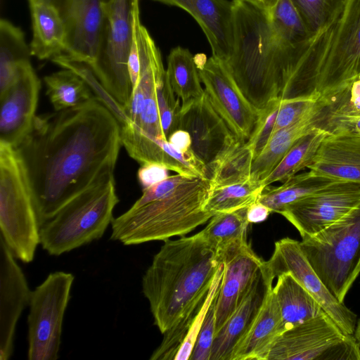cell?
I'll use <instances>...</instances> for the list:
<instances>
[{"label": "cell", "mask_w": 360, "mask_h": 360, "mask_svg": "<svg viewBox=\"0 0 360 360\" xmlns=\"http://www.w3.org/2000/svg\"><path fill=\"white\" fill-rule=\"evenodd\" d=\"M122 146L118 121L96 97L37 115L17 148L29 175L40 226L100 176L114 171Z\"/></svg>", "instance_id": "1"}, {"label": "cell", "mask_w": 360, "mask_h": 360, "mask_svg": "<svg viewBox=\"0 0 360 360\" xmlns=\"http://www.w3.org/2000/svg\"><path fill=\"white\" fill-rule=\"evenodd\" d=\"M234 40L224 63L238 87L259 111L293 96L295 74L315 37L293 42L257 0H233Z\"/></svg>", "instance_id": "2"}, {"label": "cell", "mask_w": 360, "mask_h": 360, "mask_svg": "<svg viewBox=\"0 0 360 360\" xmlns=\"http://www.w3.org/2000/svg\"><path fill=\"white\" fill-rule=\"evenodd\" d=\"M221 263L200 231L165 240L142 278L143 293L162 334L207 295Z\"/></svg>", "instance_id": "3"}, {"label": "cell", "mask_w": 360, "mask_h": 360, "mask_svg": "<svg viewBox=\"0 0 360 360\" xmlns=\"http://www.w3.org/2000/svg\"><path fill=\"white\" fill-rule=\"evenodd\" d=\"M210 180L191 177L176 190L114 218L110 239L125 245L184 236L212 217L205 208Z\"/></svg>", "instance_id": "4"}, {"label": "cell", "mask_w": 360, "mask_h": 360, "mask_svg": "<svg viewBox=\"0 0 360 360\" xmlns=\"http://www.w3.org/2000/svg\"><path fill=\"white\" fill-rule=\"evenodd\" d=\"M113 172L100 176L40 226V244L50 255L59 256L103 236L119 202Z\"/></svg>", "instance_id": "5"}, {"label": "cell", "mask_w": 360, "mask_h": 360, "mask_svg": "<svg viewBox=\"0 0 360 360\" xmlns=\"http://www.w3.org/2000/svg\"><path fill=\"white\" fill-rule=\"evenodd\" d=\"M1 237L13 255L31 262L40 244L33 191L22 158L17 148L0 141Z\"/></svg>", "instance_id": "6"}, {"label": "cell", "mask_w": 360, "mask_h": 360, "mask_svg": "<svg viewBox=\"0 0 360 360\" xmlns=\"http://www.w3.org/2000/svg\"><path fill=\"white\" fill-rule=\"evenodd\" d=\"M300 243L326 286L344 303L360 259V205Z\"/></svg>", "instance_id": "7"}, {"label": "cell", "mask_w": 360, "mask_h": 360, "mask_svg": "<svg viewBox=\"0 0 360 360\" xmlns=\"http://www.w3.org/2000/svg\"><path fill=\"white\" fill-rule=\"evenodd\" d=\"M103 7L105 18L101 45L90 67L105 89L124 108L132 89L128 62L139 0H104Z\"/></svg>", "instance_id": "8"}, {"label": "cell", "mask_w": 360, "mask_h": 360, "mask_svg": "<svg viewBox=\"0 0 360 360\" xmlns=\"http://www.w3.org/2000/svg\"><path fill=\"white\" fill-rule=\"evenodd\" d=\"M360 75V0H349L338 21L330 46L307 91L319 94L331 106L343 98Z\"/></svg>", "instance_id": "9"}, {"label": "cell", "mask_w": 360, "mask_h": 360, "mask_svg": "<svg viewBox=\"0 0 360 360\" xmlns=\"http://www.w3.org/2000/svg\"><path fill=\"white\" fill-rule=\"evenodd\" d=\"M74 276L55 271L31 292L27 316L30 360H56Z\"/></svg>", "instance_id": "10"}, {"label": "cell", "mask_w": 360, "mask_h": 360, "mask_svg": "<svg viewBox=\"0 0 360 360\" xmlns=\"http://www.w3.org/2000/svg\"><path fill=\"white\" fill-rule=\"evenodd\" d=\"M266 360H360L354 335L324 313L282 333Z\"/></svg>", "instance_id": "11"}, {"label": "cell", "mask_w": 360, "mask_h": 360, "mask_svg": "<svg viewBox=\"0 0 360 360\" xmlns=\"http://www.w3.org/2000/svg\"><path fill=\"white\" fill-rule=\"evenodd\" d=\"M129 64L140 65L136 84L132 88L129 103L124 108L129 122L153 136L164 138L157 101V85L165 75L161 55L147 29L136 19Z\"/></svg>", "instance_id": "12"}, {"label": "cell", "mask_w": 360, "mask_h": 360, "mask_svg": "<svg viewBox=\"0 0 360 360\" xmlns=\"http://www.w3.org/2000/svg\"><path fill=\"white\" fill-rule=\"evenodd\" d=\"M201 82L214 109L230 130L247 141L257 121L259 112L243 94L224 63L203 53L194 56Z\"/></svg>", "instance_id": "13"}, {"label": "cell", "mask_w": 360, "mask_h": 360, "mask_svg": "<svg viewBox=\"0 0 360 360\" xmlns=\"http://www.w3.org/2000/svg\"><path fill=\"white\" fill-rule=\"evenodd\" d=\"M265 264L274 278L290 273L345 333L354 335L356 315L326 286L308 261L300 241L288 237L276 241L273 254Z\"/></svg>", "instance_id": "14"}, {"label": "cell", "mask_w": 360, "mask_h": 360, "mask_svg": "<svg viewBox=\"0 0 360 360\" xmlns=\"http://www.w3.org/2000/svg\"><path fill=\"white\" fill-rule=\"evenodd\" d=\"M360 205V184L337 181L283 208V215L299 231L311 237Z\"/></svg>", "instance_id": "15"}, {"label": "cell", "mask_w": 360, "mask_h": 360, "mask_svg": "<svg viewBox=\"0 0 360 360\" xmlns=\"http://www.w3.org/2000/svg\"><path fill=\"white\" fill-rule=\"evenodd\" d=\"M179 129L190 134L191 150L205 165L208 179L222 155L240 140L214 109L205 93L181 105Z\"/></svg>", "instance_id": "16"}, {"label": "cell", "mask_w": 360, "mask_h": 360, "mask_svg": "<svg viewBox=\"0 0 360 360\" xmlns=\"http://www.w3.org/2000/svg\"><path fill=\"white\" fill-rule=\"evenodd\" d=\"M104 0H65L58 8L65 31L67 58L89 66L98 53L105 24Z\"/></svg>", "instance_id": "17"}, {"label": "cell", "mask_w": 360, "mask_h": 360, "mask_svg": "<svg viewBox=\"0 0 360 360\" xmlns=\"http://www.w3.org/2000/svg\"><path fill=\"white\" fill-rule=\"evenodd\" d=\"M41 82L31 63L15 82L0 93V141L18 148L32 129Z\"/></svg>", "instance_id": "18"}, {"label": "cell", "mask_w": 360, "mask_h": 360, "mask_svg": "<svg viewBox=\"0 0 360 360\" xmlns=\"http://www.w3.org/2000/svg\"><path fill=\"white\" fill-rule=\"evenodd\" d=\"M31 292L16 258L0 236V360L13 354L16 325L30 304Z\"/></svg>", "instance_id": "19"}, {"label": "cell", "mask_w": 360, "mask_h": 360, "mask_svg": "<svg viewBox=\"0 0 360 360\" xmlns=\"http://www.w3.org/2000/svg\"><path fill=\"white\" fill-rule=\"evenodd\" d=\"M120 126L122 145L139 164L158 163L177 174L207 179L205 165L193 153L181 151L168 140L150 135L131 122Z\"/></svg>", "instance_id": "20"}, {"label": "cell", "mask_w": 360, "mask_h": 360, "mask_svg": "<svg viewBox=\"0 0 360 360\" xmlns=\"http://www.w3.org/2000/svg\"><path fill=\"white\" fill-rule=\"evenodd\" d=\"M327 128L330 133L307 169L316 176L360 184V136L342 124Z\"/></svg>", "instance_id": "21"}, {"label": "cell", "mask_w": 360, "mask_h": 360, "mask_svg": "<svg viewBox=\"0 0 360 360\" xmlns=\"http://www.w3.org/2000/svg\"><path fill=\"white\" fill-rule=\"evenodd\" d=\"M274 278L265 261L250 289L236 310L215 333L210 360H231L236 347L245 336L273 288Z\"/></svg>", "instance_id": "22"}, {"label": "cell", "mask_w": 360, "mask_h": 360, "mask_svg": "<svg viewBox=\"0 0 360 360\" xmlns=\"http://www.w3.org/2000/svg\"><path fill=\"white\" fill-rule=\"evenodd\" d=\"M176 6L198 23L210 45L212 56L224 63L229 58L234 40L233 8L228 0H153Z\"/></svg>", "instance_id": "23"}, {"label": "cell", "mask_w": 360, "mask_h": 360, "mask_svg": "<svg viewBox=\"0 0 360 360\" xmlns=\"http://www.w3.org/2000/svg\"><path fill=\"white\" fill-rule=\"evenodd\" d=\"M264 261L247 243L223 262L224 272L215 302L216 332L250 289Z\"/></svg>", "instance_id": "24"}, {"label": "cell", "mask_w": 360, "mask_h": 360, "mask_svg": "<svg viewBox=\"0 0 360 360\" xmlns=\"http://www.w3.org/2000/svg\"><path fill=\"white\" fill-rule=\"evenodd\" d=\"M331 105L323 98L294 123L273 133L265 148L252 162L250 180L262 181L276 167L288 150L304 136L321 125L326 109Z\"/></svg>", "instance_id": "25"}, {"label": "cell", "mask_w": 360, "mask_h": 360, "mask_svg": "<svg viewBox=\"0 0 360 360\" xmlns=\"http://www.w3.org/2000/svg\"><path fill=\"white\" fill-rule=\"evenodd\" d=\"M284 331L272 288L250 330L234 349L231 360H266L275 340Z\"/></svg>", "instance_id": "26"}, {"label": "cell", "mask_w": 360, "mask_h": 360, "mask_svg": "<svg viewBox=\"0 0 360 360\" xmlns=\"http://www.w3.org/2000/svg\"><path fill=\"white\" fill-rule=\"evenodd\" d=\"M32 25V56L52 60L65 51V31L58 9L43 3L29 4Z\"/></svg>", "instance_id": "27"}, {"label": "cell", "mask_w": 360, "mask_h": 360, "mask_svg": "<svg viewBox=\"0 0 360 360\" xmlns=\"http://www.w3.org/2000/svg\"><path fill=\"white\" fill-rule=\"evenodd\" d=\"M277 278L273 292L280 308L285 331L326 313L290 273H283Z\"/></svg>", "instance_id": "28"}, {"label": "cell", "mask_w": 360, "mask_h": 360, "mask_svg": "<svg viewBox=\"0 0 360 360\" xmlns=\"http://www.w3.org/2000/svg\"><path fill=\"white\" fill-rule=\"evenodd\" d=\"M248 207L212 216L200 233L224 262L248 243Z\"/></svg>", "instance_id": "29"}, {"label": "cell", "mask_w": 360, "mask_h": 360, "mask_svg": "<svg viewBox=\"0 0 360 360\" xmlns=\"http://www.w3.org/2000/svg\"><path fill=\"white\" fill-rule=\"evenodd\" d=\"M30 47L20 28L6 19L0 20V93L16 80L21 68L30 63Z\"/></svg>", "instance_id": "30"}, {"label": "cell", "mask_w": 360, "mask_h": 360, "mask_svg": "<svg viewBox=\"0 0 360 360\" xmlns=\"http://www.w3.org/2000/svg\"><path fill=\"white\" fill-rule=\"evenodd\" d=\"M339 181L316 176L310 171L297 174L279 186H266L257 201L271 212L279 213L288 205Z\"/></svg>", "instance_id": "31"}, {"label": "cell", "mask_w": 360, "mask_h": 360, "mask_svg": "<svg viewBox=\"0 0 360 360\" xmlns=\"http://www.w3.org/2000/svg\"><path fill=\"white\" fill-rule=\"evenodd\" d=\"M166 73L174 94L182 101L181 105L205 94L194 56L188 49L177 46L170 51Z\"/></svg>", "instance_id": "32"}, {"label": "cell", "mask_w": 360, "mask_h": 360, "mask_svg": "<svg viewBox=\"0 0 360 360\" xmlns=\"http://www.w3.org/2000/svg\"><path fill=\"white\" fill-rule=\"evenodd\" d=\"M330 133L325 126H318L301 138L285 155L276 167L260 181L266 188L272 183L285 181L301 170L307 168L321 141Z\"/></svg>", "instance_id": "33"}, {"label": "cell", "mask_w": 360, "mask_h": 360, "mask_svg": "<svg viewBox=\"0 0 360 360\" xmlns=\"http://www.w3.org/2000/svg\"><path fill=\"white\" fill-rule=\"evenodd\" d=\"M44 82L55 111L77 106L96 97L86 82L70 69L46 75Z\"/></svg>", "instance_id": "34"}, {"label": "cell", "mask_w": 360, "mask_h": 360, "mask_svg": "<svg viewBox=\"0 0 360 360\" xmlns=\"http://www.w3.org/2000/svg\"><path fill=\"white\" fill-rule=\"evenodd\" d=\"M254 159V151L250 146L239 140L217 162L209 178L210 188L249 180Z\"/></svg>", "instance_id": "35"}, {"label": "cell", "mask_w": 360, "mask_h": 360, "mask_svg": "<svg viewBox=\"0 0 360 360\" xmlns=\"http://www.w3.org/2000/svg\"><path fill=\"white\" fill-rule=\"evenodd\" d=\"M264 188L259 181L250 179L243 183L210 188L204 208L214 216L248 207L257 200Z\"/></svg>", "instance_id": "36"}, {"label": "cell", "mask_w": 360, "mask_h": 360, "mask_svg": "<svg viewBox=\"0 0 360 360\" xmlns=\"http://www.w3.org/2000/svg\"><path fill=\"white\" fill-rule=\"evenodd\" d=\"M306 28L315 37L335 24L349 0H290Z\"/></svg>", "instance_id": "37"}, {"label": "cell", "mask_w": 360, "mask_h": 360, "mask_svg": "<svg viewBox=\"0 0 360 360\" xmlns=\"http://www.w3.org/2000/svg\"><path fill=\"white\" fill-rule=\"evenodd\" d=\"M269 12L281 29L293 42L304 44L316 37L311 36L308 32L290 0H278L273 9Z\"/></svg>", "instance_id": "38"}, {"label": "cell", "mask_w": 360, "mask_h": 360, "mask_svg": "<svg viewBox=\"0 0 360 360\" xmlns=\"http://www.w3.org/2000/svg\"><path fill=\"white\" fill-rule=\"evenodd\" d=\"M174 95L165 73L157 85V101L162 134L167 140L179 128L181 105Z\"/></svg>", "instance_id": "39"}, {"label": "cell", "mask_w": 360, "mask_h": 360, "mask_svg": "<svg viewBox=\"0 0 360 360\" xmlns=\"http://www.w3.org/2000/svg\"><path fill=\"white\" fill-rule=\"evenodd\" d=\"M321 100V95L315 91H309L281 100L273 133L300 119L314 108Z\"/></svg>", "instance_id": "40"}, {"label": "cell", "mask_w": 360, "mask_h": 360, "mask_svg": "<svg viewBox=\"0 0 360 360\" xmlns=\"http://www.w3.org/2000/svg\"><path fill=\"white\" fill-rule=\"evenodd\" d=\"M224 272V264L221 263L212 281L202 309L198 314L195 320L193 323L178 352H176L174 360H189L193 346L197 339V336L200 330L207 311L213 299L217 294L221 281L223 278Z\"/></svg>", "instance_id": "41"}, {"label": "cell", "mask_w": 360, "mask_h": 360, "mask_svg": "<svg viewBox=\"0 0 360 360\" xmlns=\"http://www.w3.org/2000/svg\"><path fill=\"white\" fill-rule=\"evenodd\" d=\"M281 101H271L259 112L255 127L246 141L252 148L255 158L263 150L273 134Z\"/></svg>", "instance_id": "42"}, {"label": "cell", "mask_w": 360, "mask_h": 360, "mask_svg": "<svg viewBox=\"0 0 360 360\" xmlns=\"http://www.w3.org/2000/svg\"><path fill=\"white\" fill-rule=\"evenodd\" d=\"M217 295L207 311L189 360H210L212 345L216 331L215 302Z\"/></svg>", "instance_id": "43"}, {"label": "cell", "mask_w": 360, "mask_h": 360, "mask_svg": "<svg viewBox=\"0 0 360 360\" xmlns=\"http://www.w3.org/2000/svg\"><path fill=\"white\" fill-rule=\"evenodd\" d=\"M141 165L138 170L137 177L143 189L150 187L169 176V169L160 164L148 162Z\"/></svg>", "instance_id": "44"}, {"label": "cell", "mask_w": 360, "mask_h": 360, "mask_svg": "<svg viewBox=\"0 0 360 360\" xmlns=\"http://www.w3.org/2000/svg\"><path fill=\"white\" fill-rule=\"evenodd\" d=\"M346 96L348 100L337 105L329 115L360 114V75L352 83Z\"/></svg>", "instance_id": "45"}, {"label": "cell", "mask_w": 360, "mask_h": 360, "mask_svg": "<svg viewBox=\"0 0 360 360\" xmlns=\"http://www.w3.org/2000/svg\"><path fill=\"white\" fill-rule=\"evenodd\" d=\"M333 124H342L350 128L360 136V114L340 115L337 116L329 115L326 127Z\"/></svg>", "instance_id": "46"}, {"label": "cell", "mask_w": 360, "mask_h": 360, "mask_svg": "<svg viewBox=\"0 0 360 360\" xmlns=\"http://www.w3.org/2000/svg\"><path fill=\"white\" fill-rule=\"evenodd\" d=\"M271 213L268 207L257 200L248 207L247 219L249 223H258L265 221Z\"/></svg>", "instance_id": "47"}, {"label": "cell", "mask_w": 360, "mask_h": 360, "mask_svg": "<svg viewBox=\"0 0 360 360\" xmlns=\"http://www.w3.org/2000/svg\"><path fill=\"white\" fill-rule=\"evenodd\" d=\"M168 141L181 151L192 152L190 134L184 129H179L174 131L168 138Z\"/></svg>", "instance_id": "48"}, {"label": "cell", "mask_w": 360, "mask_h": 360, "mask_svg": "<svg viewBox=\"0 0 360 360\" xmlns=\"http://www.w3.org/2000/svg\"><path fill=\"white\" fill-rule=\"evenodd\" d=\"M65 0H28L29 4L43 3L52 5L58 9L62 6Z\"/></svg>", "instance_id": "49"}, {"label": "cell", "mask_w": 360, "mask_h": 360, "mask_svg": "<svg viewBox=\"0 0 360 360\" xmlns=\"http://www.w3.org/2000/svg\"><path fill=\"white\" fill-rule=\"evenodd\" d=\"M354 336L355 338L360 352V319L356 321Z\"/></svg>", "instance_id": "50"}, {"label": "cell", "mask_w": 360, "mask_h": 360, "mask_svg": "<svg viewBox=\"0 0 360 360\" xmlns=\"http://www.w3.org/2000/svg\"><path fill=\"white\" fill-rule=\"evenodd\" d=\"M278 0H263L262 5L269 11H271Z\"/></svg>", "instance_id": "51"}, {"label": "cell", "mask_w": 360, "mask_h": 360, "mask_svg": "<svg viewBox=\"0 0 360 360\" xmlns=\"http://www.w3.org/2000/svg\"><path fill=\"white\" fill-rule=\"evenodd\" d=\"M360 274V259H359V262L354 270V276H353V280L354 281H356V278L359 276Z\"/></svg>", "instance_id": "52"}, {"label": "cell", "mask_w": 360, "mask_h": 360, "mask_svg": "<svg viewBox=\"0 0 360 360\" xmlns=\"http://www.w3.org/2000/svg\"><path fill=\"white\" fill-rule=\"evenodd\" d=\"M257 1H259L261 4H262V1H263V0H257Z\"/></svg>", "instance_id": "53"}]
</instances>
